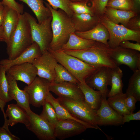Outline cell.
Masks as SVG:
<instances>
[{
    "instance_id": "7",
    "label": "cell",
    "mask_w": 140,
    "mask_h": 140,
    "mask_svg": "<svg viewBox=\"0 0 140 140\" xmlns=\"http://www.w3.org/2000/svg\"><path fill=\"white\" fill-rule=\"evenodd\" d=\"M30 24L31 36L34 42L39 46L42 52L47 50L53 37L51 26L52 16L44 20L40 24L29 13H24Z\"/></svg>"
},
{
    "instance_id": "36",
    "label": "cell",
    "mask_w": 140,
    "mask_h": 140,
    "mask_svg": "<svg viewBox=\"0 0 140 140\" xmlns=\"http://www.w3.org/2000/svg\"><path fill=\"white\" fill-rule=\"evenodd\" d=\"M52 8L55 10L60 9L71 17L73 14L70 6V0H46Z\"/></svg>"
},
{
    "instance_id": "2",
    "label": "cell",
    "mask_w": 140,
    "mask_h": 140,
    "mask_svg": "<svg viewBox=\"0 0 140 140\" xmlns=\"http://www.w3.org/2000/svg\"><path fill=\"white\" fill-rule=\"evenodd\" d=\"M109 48L102 43L97 41L94 45L87 48L63 51L95 67L113 68L118 66L109 55Z\"/></svg>"
},
{
    "instance_id": "25",
    "label": "cell",
    "mask_w": 140,
    "mask_h": 140,
    "mask_svg": "<svg viewBox=\"0 0 140 140\" xmlns=\"http://www.w3.org/2000/svg\"><path fill=\"white\" fill-rule=\"evenodd\" d=\"M104 14L112 22L117 24L121 23L125 27L129 20L138 14L132 11L122 10L106 7Z\"/></svg>"
},
{
    "instance_id": "18",
    "label": "cell",
    "mask_w": 140,
    "mask_h": 140,
    "mask_svg": "<svg viewBox=\"0 0 140 140\" xmlns=\"http://www.w3.org/2000/svg\"><path fill=\"white\" fill-rule=\"evenodd\" d=\"M6 117L8 126H12L18 123H23L26 127L29 124V115L23 108L17 104H8L6 112Z\"/></svg>"
},
{
    "instance_id": "35",
    "label": "cell",
    "mask_w": 140,
    "mask_h": 140,
    "mask_svg": "<svg viewBox=\"0 0 140 140\" xmlns=\"http://www.w3.org/2000/svg\"><path fill=\"white\" fill-rule=\"evenodd\" d=\"M106 7L122 10L132 11L133 3L132 0H109Z\"/></svg>"
},
{
    "instance_id": "12",
    "label": "cell",
    "mask_w": 140,
    "mask_h": 140,
    "mask_svg": "<svg viewBox=\"0 0 140 140\" xmlns=\"http://www.w3.org/2000/svg\"><path fill=\"white\" fill-rule=\"evenodd\" d=\"M111 68L102 67L98 68L86 80L89 87L101 93L102 97H106L108 93V86L110 85Z\"/></svg>"
},
{
    "instance_id": "29",
    "label": "cell",
    "mask_w": 140,
    "mask_h": 140,
    "mask_svg": "<svg viewBox=\"0 0 140 140\" xmlns=\"http://www.w3.org/2000/svg\"><path fill=\"white\" fill-rule=\"evenodd\" d=\"M127 96H132L137 101H140V69L133 72L129 79L125 93Z\"/></svg>"
},
{
    "instance_id": "17",
    "label": "cell",
    "mask_w": 140,
    "mask_h": 140,
    "mask_svg": "<svg viewBox=\"0 0 140 140\" xmlns=\"http://www.w3.org/2000/svg\"><path fill=\"white\" fill-rule=\"evenodd\" d=\"M42 53L38 45L34 42L17 57L12 60L8 59L2 60L0 61V64L4 66L7 71L10 67L15 65L25 62L32 63L34 60L40 56Z\"/></svg>"
},
{
    "instance_id": "19",
    "label": "cell",
    "mask_w": 140,
    "mask_h": 140,
    "mask_svg": "<svg viewBox=\"0 0 140 140\" xmlns=\"http://www.w3.org/2000/svg\"><path fill=\"white\" fill-rule=\"evenodd\" d=\"M6 75L9 85V92L11 97L29 115L32 111L30 108L27 93L24 90H21L19 88L16 81L9 74L6 73Z\"/></svg>"
},
{
    "instance_id": "27",
    "label": "cell",
    "mask_w": 140,
    "mask_h": 140,
    "mask_svg": "<svg viewBox=\"0 0 140 140\" xmlns=\"http://www.w3.org/2000/svg\"><path fill=\"white\" fill-rule=\"evenodd\" d=\"M26 4L35 14L39 24L44 20L52 16L49 8L45 6L43 0H19Z\"/></svg>"
},
{
    "instance_id": "13",
    "label": "cell",
    "mask_w": 140,
    "mask_h": 140,
    "mask_svg": "<svg viewBox=\"0 0 140 140\" xmlns=\"http://www.w3.org/2000/svg\"><path fill=\"white\" fill-rule=\"evenodd\" d=\"M87 129L84 125L74 120H59L54 125V134L56 138L62 140L80 134Z\"/></svg>"
},
{
    "instance_id": "30",
    "label": "cell",
    "mask_w": 140,
    "mask_h": 140,
    "mask_svg": "<svg viewBox=\"0 0 140 140\" xmlns=\"http://www.w3.org/2000/svg\"><path fill=\"white\" fill-rule=\"evenodd\" d=\"M127 96L125 93L118 94L108 97L107 101L109 105L120 115L131 113L127 109L125 101Z\"/></svg>"
},
{
    "instance_id": "20",
    "label": "cell",
    "mask_w": 140,
    "mask_h": 140,
    "mask_svg": "<svg viewBox=\"0 0 140 140\" xmlns=\"http://www.w3.org/2000/svg\"><path fill=\"white\" fill-rule=\"evenodd\" d=\"M71 17L75 31L83 32L89 31L100 22L99 17L88 13H73Z\"/></svg>"
},
{
    "instance_id": "11",
    "label": "cell",
    "mask_w": 140,
    "mask_h": 140,
    "mask_svg": "<svg viewBox=\"0 0 140 140\" xmlns=\"http://www.w3.org/2000/svg\"><path fill=\"white\" fill-rule=\"evenodd\" d=\"M58 62L48 51L42 52L32 63L37 70V75L46 79L51 83L53 82L55 75V68Z\"/></svg>"
},
{
    "instance_id": "33",
    "label": "cell",
    "mask_w": 140,
    "mask_h": 140,
    "mask_svg": "<svg viewBox=\"0 0 140 140\" xmlns=\"http://www.w3.org/2000/svg\"><path fill=\"white\" fill-rule=\"evenodd\" d=\"M42 106L43 110L39 115L49 123L54 125L59 120L54 108L46 100Z\"/></svg>"
},
{
    "instance_id": "42",
    "label": "cell",
    "mask_w": 140,
    "mask_h": 140,
    "mask_svg": "<svg viewBox=\"0 0 140 140\" xmlns=\"http://www.w3.org/2000/svg\"><path fill=\"white\" fill-rule=\"evenodd\" d=\"M119 46L123 48L140 51V43L138 42L133 43L131 42L129 40H125L121 42Z\"/></svg>"
},
{
    "instance_id": "3",
    "label": "cell",
    "mask_w": 140,
    "mask_h": 140,
    "mask_svg": "<svg viewBox=\"0 0 140 140\" xmlns=\"http://www.w3.org/2000/svg\"><path fill=\"white\" fill-rule=\"evenodd\" d=\"M33 42L29 23L24 13L20 14L17 26L6 44L8 59L12 60L16 58Z\"/></svg>"
},
{
    "instance_id": "49",
    "label": "cell",
    "mask_w": 140,
    "mask_h": 140,
    "mask_svg": "<svg viewBox=\"0 0 140 140\" xmlns=\"http://www.w3.org/2000/svg\"><path fill=\"white\" fill-rule=\"evenodd\" d=\"M1 3V2L0 1V4Z\"/></svg>"
},
{
    "instance_id": "24",
    "label": "cell",
    "mask_w": 140,
    "mask_h": 140,
    "mask_svg": "<svg viewBox=\"0 0 140 140\" xmlns=\"http://www.w3.org/2000/svg\"><path fill=\"white\" fill-rule=\"evenodd\" d=\"M78 85L83 94L87 104L92 109L98 110L101 106L102 98L101 92L90 87L86 83Z\"/></svg>"
},
{
    "instance_id": "40",
    "label": "cell",
    "mask_w": 140,
    "mask_h": 140,
    "mask_svg": "<svg viewBox=\"0 0 140 140\" xmlns=\"http://www.w3.org/2000/svg\"><path fill=\"white\" fill-rule=\"evenodd\" d=\"M127 28L134 31H140V16L138 15L131 18L125 26Z\"/></svg>"
},
{
    "instance_id": "46",
    "label": "cell",
    "mask_w": 140,
    "mask_h": 140,
    "mask_svg": "<svg viewBox=\"0 0 140 140\" xmlns=\"http://www.w3.org/2000/svg\"><path fill=\"white\" fill-rule=\"evenodd\" d=\"M6 103L0 98V108L3 113L5 122L7 121L8 120L7 117L5 116V113L4 110V108L6 105Z\"/></svg>"
},
{
    "instance_id": "39",
    "label": "cell",
    "mask_w": 140,
    "mask_h": 140,
    "mask_svg": "<svg viewBox=\"0 0 140 140\" xmlns=\"http://www.w3.org/2000/svg\"><path fill=\"white\" fill-rule=\"evenodd\" d=\"M2 0L1 3L3 5L15 10L20 14L24 13V6L23 4H19L15 0Z\"/></svg>"
},
{
    "instance_id": "41",
    "label": "cell",
    "mask_w": 140,
    "mask_h": 140,
    "mask_svg": "<svg viewBox=\"0 0 140 140\" xmlns=\"http://www.w3.org/2000/svg\"><path fill=\"white\" fill-rule=\"evenodd\" d=\"M137 101L132 96H127L125 99V103L127 110L130 112L133 113L136 108V103Z\"/></svg>"
},
{
    "instance_id": "21",
    "label": "cell",
    "mask_w": 140,
    "mask_h": 140,
    "mask_svg": "<svg viewBox=\"0 0 140 140\" xmlns=\"http://www.w3.org/2000/svg\"><path fill=\"white\" fill-rule=\"evenodd\" d=\"M75 32L77 36L81 38L100 42L109 47V33L106 27L100 22L89 31L83 32L75 31Z\"/></svg>"
},
{
    "instance_id": "5",
    "label": "cell",
    "mask_w": 140,
    "mask_h": 140,
    "mask_svg": "<svg viewBox=\"0 0 140 140\" xmlns=\"http://www.w3.org/2000/svg\"><path fill=\"white\" fill-rule=\"evenodd\" d=\"M57 99L75 117L88 124L94 129L102 131L97 124L96 110L90 108L85 100H78L62 97Z\"/></svg>"
},
{
    "instance_id": "22",
    "label": "cell",
    "mask_w": 140,
    "mask_h": 140,
    "mask_svg": "<svg viewBox=\"0 0 140 140\" xmlns=\"http://www.w3.org/2000/svg\"><path fill=\"white\" fill-rule=\"evenodd\" d=\"M3 5L5 7V13L2 26L3 29L4 42L6 44L11 35L17 26L20 14L15 10Z\"/></svg>"
},
{
    "instance_id": "14",
    "label": "cell",
    "mask_w": 140,
    "mask_h": 140,
    "mask_svg": "<svg viewBox=\"0 0 140 140\" xmlns=\"http://www.w3.org/2000/svg\"><path fill=\"white\" fill-rule=\"evenodd\" d=\"M96 115L98 126L122 125V116L109 105L106 97H102L101 106L96 110Z\"/></svg>"
},
{
    "instance_id": "15",
    "label": "cell",
    "mask_w": 140,
    "mask_h": 140,
    "mask_svg": "<svg viewBox=\"0 0 140 140\" xmlns=\"http://www.w3.org/2000/svg\"><path fill=\"white\" fill-rule=\"evenodd\" d=\"M6 72L16 81H22L27 85L31 84L37 75L36 68L29 62L13 65Z\"/></svg>"
},
{
    "instance_id": "10",
    "label": "cell",
    "mask_w": 140,
    "mask_h": 140,
    "mask_svg": "<svg viewBox=\"0 0 140 140\" xmlns=\"http://www.w3.org/2000/svg\"><path fill=\"white\" fill-rule=\"evenodd\" d=\"M30 122L26 127L41 140H55L54 125L32 111L29 114Z\"/></svg>"
},
{
    "instance_id": "37",
    "label": "cell",
    "mask_w": 140,
    "mask_h": 140,
    "mask_svg": "<svg viewBox=\"0 0 140 140\" xmlns=\"http://www.w3.org/2000/svg\"><path fill=\"white\" fill-rule=\"evenodd\" d=\"M109 0H90L91 6L95 15L99 17L104 14Z\"/></svg>"
},
{
    "instance_id": "9",
    "label": "cell",
    "mask_w": 140,
    "mask_h": 140,
    "mask_svg": "<svg viewBox=\"0 0 140 140\" xmlns=\"http://www.w3.org/2000/svg\"><path fill=\"white\" fill-rule=\"evenodd\" d=\"M109 52L117 66L126 65L133 72L140 69V53L139 51L119 46L113 48H109Z\"/></svg>"
},
{
    "instance_id": "38",
    "label": "cell",
    "mask_w": 140,
    "mask_h": 140,
    "mask_svg": "<svg viewBox=\"0 0 140 140\" xmlns=\"http://www.w3.org/2000/svg\"><path fill=\"white\" fill-rule=\"evenodd\" d=\"M18 137L12 134L9 131L8 125L4 124L0 127V140H19Z\"/></svg>"
},
{
    "instance_id": "44",
    "label": "cell",
    "mask_w": 140,
    "mask_h": 140,
    "mask_svg": "<svg viewBox=\"0 0 140 140\" xmlns=\"http://www.w3.org/2000/svg\"><path fill=\"white\" fill-rule=\"evenodd\" d=\"M5 11L4 6L2 3L0 4V26H2L5 16Z\"/></svg>"
},
{
    "instance_id": "8",
    "label": "cell",
    "mask_w": 140,
    "mask_h": 140,
    "mask_svg": "<svg viewBox=\"0 0 140 140\" xmlns=\"http://www.w3.org/2000/svg\"><path fill=\"white\" fill-rule=\"evenodd\" d=\"M51 82L47 79L36 76L30 85L24 88L27 93L30 104L37 107L42 106L50 92Z\"/></svg>"
},
{
    "instance_id": "31",
    "label": "cell",
    "mask_w": 140,
    "mask_h": 140,
    "mask_svg": "<svg viewBox=\"0 0 140 140\" xmlns=\"http://www.w3.org/2000/svg\"><path fill=\"white\" fill-rule=\"evenodd\" d=\"M55 75L53 82L58 83L68 82L78 85L80 83L66 68L58 63L55 68Z\"/></svg>"
},
{
    "instance_id": "26",
    "label": "cell",
    "mask_w": 140,
    "mask_h": 140,
    "mask_svg": "<svg viewBox=\"0 0 140 140\" xmlns=\"http://www.w3.org/2000/svg\"><path fill=\"white\" fill-rule=\"evenodd\" d=\"M97 41L81 38L74 32L71 33L67 43L60 49L63 51L83 49L90 47Z\"/></svg>"
},
{
    "instance_id": "48",
    "label": "cell",
    "mask_w": 140,
    "mask_h": 140,
    "mask_svg": "<svg viewBox=\"0 0 140 140\" xmlns=\"http://www.w3.org/2000/svg\"><path fill=\"white\" fill-rule=\"evenodd\" d=\"M90 0H70L71 2H74L85 1H89Z\"/></svg>"
},
{
    "instance_id": "16",
    "label": "cell",
    "mask_w": 140,
    "mask_h": 140,
    "mask_svg": "<svg viewBox=\"0 0 140 140\" xmlns=\"http://www.w3.org/2000/svg\"><path fill=\"white\" fill-rule=\"evenodd\" d=\"M50 91L58 97L84 100L83 94L78 85L68 82L56 83L51 82Z\"/></svg>"
},
{
    "instance_id": "32",
    "label": "cell",
    "mask_w": 140,
    "mask_h": 140,
    "mask_svg": "<svg viewBox=\"0 0 140 140\" xmlns=\"http://www.w3.org/2000/svg\"><path fill=\"white\" fill-rule=\"evenodd\" d=\"M5 67L0 64V98L6 103L13 100L9 92V85L5 73Z\"/></svg>"
},
{
    "instance_id": "6",
    "label": "cell",
    "mask_w": 140,
    "mask_h": 140,
    "mask_svg": "<svg viewBox=\"0 0 140 140\" xmlns=\"http://www.w3.org/2000/svg\"><path fill=\"white\" fill-rule=\"evenodd\" d=\"M100 22L107 29L110 38L108 46L113 48L119 46L120 43L125 40H131L140 43V31L130 30L122 24L112 22L104 14L99 17Z\"/></svg>"
},
{
    "instance_id": "34",
    "label": "cell",
    "mask_w": 140,
    "mask_h": 140,
    "mask_svg": "<svg viewBox=\"0 0 140 140\" xmlns=\"http://www.w3.org/2000/svg\"><path fill=\"white\" fill-rule=\"evenodd\" d=\"M70 6L73 13H88L93 16L95 15L89 1L71 2Z\"/></svg>"
},
{
    "instance_id": "43",
    "label": "cell",
    "mask_w": 140,
    "mask_h": 140,
    "mask_svg": "<svg viewBox=\"0 0 140 140\" xmlns=\"http://www.w3.org/2000/svg\"><path fill=\"white\" fill-rule=\"evenodd\" d=\"M122 116V125L126 122H129L131 121L140 120V110L135 113H133L124 114Z\"/></svg>"
},
{
    "instance_id": "23",
    "label": "cell",
    "mask_w": 140,
    "mask_h": 140,
    "mask_svg": "<svg viewBox=\"0 0 140 140\" xmlns=\"http://www.w3.org/2000/svg\"><path fill=\"white\" fill-rule=\"evenodd\" d=\"M45 100L50 103L53 106L55 111L58 120L71 119L80 123L87 129L93 128V127L88 124L79 120L74 116L68 110L62 105L50 92Z\"/></svg>"
},
{
    "instance_id": "4",
    "label": "cell",
    "mask_w": 140,
    "mask_h": 140,
    "mask_svg": "<svg viewBox=\"0 0 140 140\" xmlns=\"http://www.w3.org/2000/svg\"><path fill=\"white\" fill-rule=\"evenodd\" d=\"M48 50L52 54L58 63L66 68L80 83H86L87 79L99 68L68 54L61 50H54L49 48Z\"/></svg>"
},
{
    "instance_id": "47",
    "label": "cell",
    "mask_w": 140,
    "mask_h": 140,
    "mask_svg": "<svg viewBox=\"0 0 140 140\" xmlns=\"http://www.w3.org/2000/svg\"><path fill=\"white\" fill-rule=\"evenodd\" d=\"M0 41H4L3 29L2 26H0Z\"/></svg>"
},
{
    "instance_id": "45",
    "label": "cell",
    "mask_w": 140,
    "mask_h": 140,
    "mask_svg": "<svg viewBox=\"0 0 140 140\" xmlns=\"http://www.w3.org/2000/svg\"><path fill=\"white\" fill-rule=\"evenodd\" d=\"M133 3L132 11L138 14L140 11V0H132Z\"/></svg>"
},
{
    "instance_id": "28",
    "label": "cell",
    "mask_w": 140,
    "mask_h": 140,
    "mask_svg": "<svg viewBox=\"0 0 140 140\" xmlns=\"http://www.w3.org/2000/svg\"><path fill=\"white\" fill-rule=\"evenodd\" d=\"M123 76L122 71L119 66L112 69L110 85L111 88L107 95L108 97L123 93Z\"/></svg>"
},
{
    "instance_id": "1",
    "label": "cell",
    "mask_w": 140,
    "mask_h": 140,
    "mask_svg": "<svg viewBox=\"0 0 140 140\" xmlns=\"http://www.w3.org/2000/svg\"><path fill=\"white\" fill-rule=\"evenodd\" d=\"M52 15L51 26L53 37L49 48L53 50L60 49L68 41L70 34L75 31L71 17L63 10L53 9L48 3L44 2Z\"/></svg>"
}]
</instances>
